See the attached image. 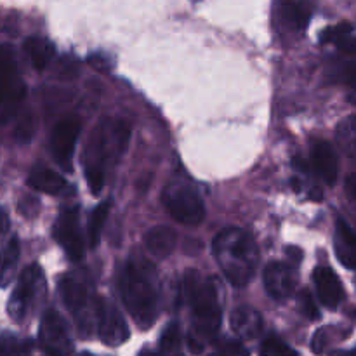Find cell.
<instances>
[{
    "mask_svg": "<svg viewBox=\"0 0 356 356\" xmlns=\"http://www.w3.org/2000/svg\"><path fill=\"white\" fill-rule=\"evenodd\" d=\"M120 294L139 329H149L159 316V277L155 266L145 257L132 256L122 271Z\"/></svg>",
    "mask_w": 356,
    "mask_h": 356,
    "instance_id": "cell-1",
    "label": "cell"
},
{
    "mask_svg": "<svg viewBox=\"0 0 356 356\" xmlns=\"http://www.w3.org/2000/svg\"><path fill=\"white\" fill-rule=\"evenodd\" d=\"M183 291L193 309V330L188 343L190 350L198 355L205 343L216 339L221 327L219 287L214 278H202L198 271L188 270L183 278Z\"/></svg>",
    "mask_w": 356,
    "mask_h": 356,
    "instance_id": "cell-2",
    "label": "cell"
},
{
    "mask_svg": "<svg viewBox=\"0 0 356 356\" xmlns=\"http://www.w3.org/2000/svg\"><path fill=\"white\" fill-rule=\"evenodd\" d=\"M212 250L229 284L245 287L252 280L259 263V250L249 233L240 228L222 229L212 242Z\"/></svg>",
    "mask_w": 356,
    "mask_h": 356,
    "instance_id": "cell-3",
    "label": "cell"
},
{
    "mask_svg": "<svg viewBox=\"0 0 356 356\" xmlns=\"http://www.w3.org/2000/svg\"><path fill=\"white\" fill-rule=\"evenodd\" d=\"M129 141V127L124 122L99 125L92 134L86 152V177L92 195H99L104 186V169L110 156H120Z\"/></svg>",
    "mask_w": 356,
    "mask_h": 356,
    "instance_id": "cell-4",
    "label": "cell"
},
{
    "mask_svg": "<svg viewBox=\"0 0 356 356\" xmlns=\"http://www.w3.org/2000/svg\"><path fill=\"white\" fill-rule=\"evenodd\" d=\"M163 202L172 219H176L181 225L197 226L204 221V200L195 188L186 186V184H172L163 193Z\"/></svg>",
    "mask_w": 356,
    "mask_h": 356,
    "instance_id": "cell-5",
    "label": "cell"
},
{
    "mask_svg": "<svg viewBox=\"0 0 356 356\" xmlns=\"http://www.w3.org/2000/svg\"><path fill=\"white\" fill-rule=\"evenodd\" d=\"M97 336L106 346H122L129 339V325L115 302L99 298L96 306Z\"/></svg>",
    "mask_w": 356,
    "mask_h": 356,
    "instance_id": "cell-6",
    "label": "cell"
},
{
    "mask_svg": "<svg viewBox=\"0 0 356 356\" xmlns=\"http://www.w3.org/2000/svg\"><path fill=\"white\" fill-rule=\"evenodd\" d=\"M38 341L42 350L49 356H70L73 353V343L68 327L63 316L54 309L44 313L38 329Z\"/></svg>",
    "mask_w": 356,
    "mask_h": 356,
    "instance_id": "cell-7",
    "label": "cell"
},
{
    "mask_svg": "<svg viewBox=\"0 0 356 356\" xmlns=\"http://www.w3.org/2000/svg\"><path fill=\"white\" fill-rule=\"evenodd\" d=\"M59 294H61L63 301L68 306L72 315L75 316L76 329L82 334V337L89 336L90 329H92V318H90V299L86 285L80 280H76V278L66 275V277H63L61 282H59Z\"/></svg>",
    "mask_w": 356,
    "mask_h": 356,
    "instance_id": "cell-8",
    "label": "cell"
},
{
    "mask_svg": "<svg viewBox=\"0 0 356 356\" xmlns=\"http://www.w3.org/2000/svg\"><path fill=\"white\" fill-rule=\"evenodd\" d=\"M42 270L37 264H31L21 273L16 287H14L13 296L7 305V313L14 322H23L28 315V309L33 305L35 296H37L38 287H42Z\"/></svg>",
    "mask_w": 356,
    "mask_h": 356,
    "instance_id": "cell-9",
    "label": "cell"
},
{
    "mask_svg": "<svg viewBox=\"0 0 356 356\" xmlns=\"http://www.w3.org/2000/svg\"><path fill=\"white\" fill-rule=\"evenodd\" d=\"M24 97V86L19 79L16 56L9 45H0V108L9 110Z\"/></svg>",
    "mask_w": 356,
    "mask_h": 356,
    "instance_id": "cell-10",
    "label": "cell"
},
{
    "mask_svg": "<svg viewBox=\"0 0 356 356\" xmlns=\"http://www.w3.org/2000/svg\"><path fill=\"white\" fill-rule=\"evenodd\" d=\"M54 238L65 249L72 261H82L86 256L82 235L79 226V211L75 207L65 209L54 225Z\"/></svg>",
    "mask_w": 356,
    "mask_h": 356,
    "instance_id": "cell-11",
    "label": "cell"
},
{
    "mask_svg": "<svg viewBox=\"0 0 356 356\" xmlns=\"http://www.w3.org/2000/svg\"><path fill=\"white\" fill-rule=\"evenodd\" d=\"M80 134V120L76 117H65L52 131V153L61 169L72 170L73 153Z\"/></svg>",
    "mask_w": 356,
    "mask_h": 356,
    "instance_id": "cell-12",
    "label": "cell"
},
{
    "mask_svg": "<svg viewBox=\"0 0 356 356\" xmlns=\"http://www.w3.org/2000/svg\"><path fill=\"white\" fill-rule=\"evenodd\" d=\"M264 287L268 294L277 301H285L291 298L296 291V275L287 264L270 263L264 268L263 273Z\"/></svg>",
    "mask_w": 356,
    "mask_h": 356,
    "instance_id": "cell-13",
    "label": "cell"
},
{
    "mask_svg": "<svg viewBox=\"0 0 356 356\" xmlns=\"http://www.w3.org/2000/svg\"><path fill=\"white\" fill-rule=\"evenodd\" d=\"M313 282H315L320 302L329 309L339 308L341 302L344 301V287L339 277L330 268L318 266L313 271Z\"/></svg>",
    "mask_w": 356,
    "mask_h": 356,
    "instance_id": "cell-14",
    "label": "cell"
},
{
    "mask_svg": "<svg viewBox=\"0 0 356 356\" xmlns=\"http://www.w3.org/2000/svg\"><path fill=\"white\" fill-rule=\"evenodd\" d=\"M312 165L323 183L329 184V186L336 184L337 174H339V162H337L336 152L329 143L322 141V139H316L312 143Z\"/></svg>",
    "mask_w": 356,
    "mask_h": 356,
    "instance_id": "cell-15",
    "label": "cell"
},
{
    "mask_svg": "<svg viewBox=\"0 0 356 356\" xmlns=\"http://www.w3.org/2000/svg\"><path fill=\"white\" fill-rule=\"evenodd\" d=\"M334 249L337 259L344 268L356 270V232L343 218H337L336 221Z\"/></svg>",
    "mask_w": 356,
    "mask_h": 356,
    "instance_id": "cell-16",
    "label": "cell"
},
{
    "mask_svg": "<svg viewBox=\"0 0 356 356\" xmlns=\"http://www.w3.org/2000/svg\"><path fill=\"white\" fill-rule=\"evenodd\" d=\"M232 329L242 339H256L263 330V316L250 306H238L232 313Z\"/></svg>",
    "mask_w": 356,
    "mask_h": 356,
    "instance_id": "cell-17",
    "label": "cell"
},
{
    "mask_svg": "<svg viewBox=\"0 0 356 356\" xmlns=\"http://www.w3.org/2000/svg\"><path fill=\"white\" fill-rule=\"evenodd\" d=\"M176 233H174V229L167 228V226H155L145 235L146 249L156 257L170 256L174 247H176Z\"/></svg>",
    "mask_w": 356,
    "mask_h": 356,
    "instance_id": "cell-18",
    "label": "cell"
},
{
    "mask_svg": "<svg viewBox=\"0 0 356 356\" xmlns=\"http://www.w3.org/2000/svg\"><path fill=\"white\" fill-rule=\"evenodd\" d=\"M28 186L47 195H59L66 188V181L51 169H35L28 176Z\"/></svg>",
    "mask_w": 356,
    "mask_h": 356,
    "instance_id": "cell-19",
    "label": "cell"
},
{
    "mask_svg": "<svg viewBox=\"0 0 356 356\" xmlns=\"http://www.w3.org/2000/svg\"><path fill=\"white\" fill-rule=\"evenodd\" d=\"M23 47L24 51H26L28 58H30L31 65H33L35 70H38V72L47 68L52 56H54V45L42 37H28L26 40H24Z\"/></svg>",
    "mask_w": 356,
    "mask_h": 356,
    "instance_id": "cell-20",
    "label": "cell"
},
{
    "mask_svg": "<svg viewBox=\"0 0 356 356\" xmlns=\"http://www.w3.org/2000/svg\"><path fill=\"white\" fill-rule=\"evenodd\" d=\"M17 259H19V240L10 238L0 254V287H6L10 282Z\"/></svg>",
    "mask_w": 356,
    "mask_h": 356,
    "instance_id": "cell-21",
    "label": "cell"
},
{
    "mask_svg": "<svg viewBox=\"0 0 356 356\" xmlns=\"http://www.w3.org/2000/svg\"><path fill=\"white\" fill-rule=\"evenodd\" d=\"M280 10L284 19L291 26L298 28V30H305L309 21V13L302 3L296 2V0H280Z\"/></svg>",
    "mask_w": 356,
    "mask_h": 356,
    "instance_id": "cell-22",
    "label": "cell"
},
{
    "mask_svg": "<svg viewBox=\"0 0 356 356\" xmlns=\"http://www.w3.org/2000/svg\"><path fill=\"white\" fill-rule=\"evenodd\" d=\"M108 214H110V202H103V204L97 205L96 209L92 211L89 219V243L92 249H96L99 245V240H101V233H103V226L106 222Z\"/></svg>",
    "mask_w": 356,
    "mask_h": 356,
    "instance_id": "cell-23",
    "label": "cell"
},
{
    "mask_svg": "<svg viewBox=\"0 0 356 356\" xmlns=\"http://www.w3.org/2000/svg\"><path fill=\"white\" fill-rule=\"evenodd\" d=\"M337 139L348 156L356 160V117H350L341 122L337 129Z\"/></svg>",
    "mask_w": 356,
    "mask_h": 356,
    "instance_id": "cell-24",
    "label": "cell"
},
{
    "mask_svg": "<svg viewBox=\"0 0 356 356\" xmlns=\"http://www.w3.org/2000/svg\"><path fill=\"white\" fill-rule=\"evenodd\" d=\"M259 356H299L294 348L289 346L287 343L277 336H270L263 341L259 350Z\"/></svg>",
    "mask_w": 356,
    "mask_h": 356,
    "instance_id": "cell-25",
    "label": "cell"
},
{
    "mask_svg": "<svg viewBox=\"0 0 356 356\" xmlns=\"http://www.w3.org/2000/svg\"><path fill=\"white\" fill-rule=\"evenodd\" d=\"M351 31H353V26H351L350 23L336 24V26H330L322 31V35H320V42H322V44L339 45L341 42L346 40V38L350 37Z\"/></svg>",
    "mask_w": 356,
    "mask_h": 356,
    "instance_id": "cell-26",
    "label": "cell"
},
{
    "mask_svg": "<svg viewBox=\"0 0 356 356\" xmlns=\"http://www.w3.org/2000/svg\"><path fill=\"white\" fill-rule=\"evenodd\" d=\"M181 343V334H179V325L177 323H169V325L163 329L162 337H160V348H162L163 353H170V351L177 350Z\"/></svg>",
    "mask_w": 356,
    "mask_h": 356,
    "instance_id": "cell-27",
    "label": "cell"
},
{
    "mask_svg": "<svg viewBox=\"0 0 356 356\" xmlns=\"http://www.w3.org/2000/svg\"><path fill=\"white\" fill-rule=\"evenodd\" d=\"M0 356H21L19 343L13 336H0Z\"/></svg>",
    "mask_w": 356,
    "mask_h": 356,
    "instance_id": "cell-28",
    "label": "cell"
},
{
    "mask_svg": "<svg viewBox=\"0 0 356 356\" xmlns=\"http://www.w3.org/2000/svg\"><path fill=\"white\" fill-rule=\"evenodd\" d=\"M299 302H301V309L309 320H316L320 316L318 308H316L315 301H313L312 294L308 291H302L301 296H299Z\"/></svg>",
    "mask_w": 356,
    "mask_h": 356,
    "instance_id": "cell-29",
    "label": "cell"
},
{
    "mask_svg": "<svg viewBox=\"0 0 356 356\" xmlns=\"http://www.w3.org/2000/svg\"><path fill=\"white\" fill-rule=\"evenodd\" d=\"M33 131H35V125H33V120H31V117L21 118L19 124H17L16 127V139L19 143L30 141L31 136H33Z\"/></svg>",
    "mask_w": 356,
    "mask_h": 356,
    "instance_id": "cell-30",
    "label": "cell"
},
{
    "mask_svg": "<svg viewBox=\"0 0 356 356\" xmlns=\"http://www.w3.org/2000/svg\"><path fill=\"white\" fill-rule=\"evenodd\" d=\"M344 75H346L348 86L351 87V97H350V99L353 101V103H356V63L346 66V72H344Z\"/></svg>",
    "mask_w": 356,
    "mask_h": 356,
    "instance_id": "cell-31",
    "label": "cell"
},
{
    "mask_svg": "<svg viewBox=\"0 0 356 356\" xmlns=\"http://www.w3.org/2000/svg\"><path fill=\"white\" fill-rule=\"evenodd\" d=\"M346 193L356 209V174H351L346 179Z\"/></svg>",
    "mask_w": 356,
    "mask_h": 356,
    "instance_id": "cell-32",
    "label": "cell"
},
{
    "mask_svg": "<svg viewBox=\"0 0 356 356\" xmlns=\"http://www.w3.org/2000/svg\"><path fill=\"white\" fill-rule=\"evenodd\" d=\"M7 228H9V219H7L6 211H2V209H0V235H2Z\"/></svg>",
    "mask_w": 356,
    "mask_h": 356,
    "instance_id": "cell-33",
    "label": "cell"
},
{
    "mask_svg": "<svg viewBox=\"0 0 356 356\" xmlns=\"http://www.w3.org/2000/svg\"><path fill=\"white\" fill-rule=\"evenodd\" d=\"M292 163H294L296 169L302 170V172H308V163H306L302 159H299V156H296V159L292 160Z\"/></svg>",
    "mask_w": 356,
    "mask_h": 356,
    "instance_id": "cell-34",
    "label": "cell"
},
{
    "mask_svg": "<svg viewBox=\"0 0 356 356\" xmlns=\"http://www.w3.org/2000/svg\"><path fill=\"white\" fill-rule=\"evenodd\" d=\"M138 356H160V355L155 353V351L148 350V348H145V350H141V353H139Z\"/></svg>",
    "mask_w": 356,
    "mask_h": 356,
    "instance_id": "cell-35",
    "label": "cell"
},
{
    "mask_svg": "<svg viewBox=\"0 0 356 356\" xmlns=\"http://www.w3.org/2000/svg\"><path fill=\"white\" fill-rule=\"evenodd\" d=\"M332 356H356V350H353V351H337V353H334Z\"/></svg>",
    "mask_w": 356,
    "mask_h": 356,
    "instance_id": "cell-36",
    "label": "cell"
},
{
    "mask_svg": "<svg viewBox=\"0 0 356 356\" xmlns=\"http://www.w3.org/2000/svg\"><path fill=\"white\" fill-rule=\"evenodd\" d=\"M211 356H232V355L226 353V351H222V350H218V351H214Z\"/></svg>",
    "mask_w": 356,
    "mask_h": 356,
    "instance_id": "cell-37",
    "label": "cell"
},
{
    "mask_svg": "<svg viewBox=\"0 0 356 356\" xmlns=\"http://www.w3.org/2000/svg\"><path fill=\"white\" fill-rule=\"evenodd\" d=\"M79 356H94V355H90V353H80Z\"/></svg>",
    "mask_w": 356,
    "mask_h": 356,
    "instance_id": "cell-38",
    "label": "cell"
},
{
    "mask_svg": "<svg viewBox=\"0 0 356 356\" xmlns=\"http://www.w3.org/2000/svg\"><path fill=\"white\" fill-rule=\"evenodd\" d=\"M176 356H183V355H176Z\"/></svg>",
    "mask_w": 356,
    "mask_h": 356,
    "instance_id": "cell-39",
    "label": "cell"
}]
</instances>
